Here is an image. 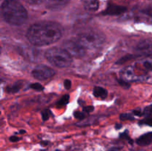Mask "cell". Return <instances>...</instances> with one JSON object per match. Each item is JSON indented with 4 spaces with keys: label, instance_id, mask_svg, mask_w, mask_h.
<instances>
[{
    "label": "cell",
    "instance_id": "cell-9",
    "mask_svg": "<svg viewBox=\"0 0 152 151\" xmlns=\"http://www.w3.org/2000/svg\"><path fill=\"white\" fill-rule=\"evenodd\" d=\"M71 0H45L47 8L50 10H60L67 5Z\"/></svg>",
    "mask_w": 152,
    "mask_h": 151
},
{
    "label": "cell",
    "instance_id": "cell-18",
    "mask_svg": "<svg viewBox=\"0 0 152 151\" xmlns=\"http://www.w3.org/2000/svg\"><path fill=\"white\" fill-rule=\"evenodd\" d=\"M74 116H75V118L83 120L86 118V113L85 111H83V112H81V111H75V113H74Z\"/></svg>",
    "mask_w": 152,
    "mask_h": 151
},
{
    "label": "cell",
    "instance_id": "cell-17",
    "mask_svg": "<svg viewBox=\"0 0 152 151\" xmlns=\"http://www.w3.org/2000/svg\"><path fill=\"white\" fill-rule=\"evenodd\" d=\"M142 115H145V117H152V105L148 107H146L144 109L143 112H142Z\"/></svg>",
    "mask_w": 152,
    "mask_h": 151
},
{
    "label": "cell",
    "instance_id": "cell-8",
    "mask_svg": "<svg viewBox=\"0 0 152 151\" xmlns=\"http://www.w3.org/2000/svg\"><path fill=\"white\" fill-rule=\"evenodd\" d=\"M136 51L140 55H150L152 53V39H144L140 41L136 47Z\"/></svg>",
    "mask_w": 152,
    "mask_h": 151
},
{
    "label": "cell",
    "instance_id": "cell-5",
    "mask_svg": "<svg viewBox=\"0 0 152 151\" xmlns=\"http://www.w3.org/2000/svg\"><path fill=\"white\" fill-rule=\"evenodd\" d=\"M144 76L145 73H142L136 65L126 67L120 73V77L122 80L127 82L142 80Z\"/></svg>",
    "mask_w": 152,
    "mask_h": 151
},
{
    "label": "cell",
    "instance_id": "cell-6",
    "mask_svg": "<svg viewBox=\"0 0 152 151\" xmlns=\"http://www.w3.org/2000/svg\"><path fill=\"white\" fill-rule=\"evenodd\" d=\"M64 48L69 53L71 56L76 58L84 57L87 53V50L79 42L74 40H68L63 44Z\"/></svg>",
    "mask_w": 152,
    "mask_h": 151
},
{
    "label": "cell",
    "instance_id": "cell-1",
    "mask_svg": "<svg viewBox=\"0 0 152 151\" xmlns=\"http://www.w3.org/2000/svg\"><path fill=\"white\" fill-rule=\"evenodd\" d=\"M62 28L53 22H40L28 28L26 36L34 46H45L56 42L62 36Z\"/></svg>",
    "mask_w": 152,
    "mask_h": 151
},
{
    "label": "cell",
    "instance_id": "cell-3",
    "mask_svg": "<svg viewBox=\"0 0 152 151\" xmlns=\"http://www.w3.org/2000/svg\"><path fill=\"white\" fill-rule=\"evenodd\" d=\"M45 58L51 65L59 68L69 67L72 63V56L65 48L53 47L45 53Z\"/></svg>",
    "mask_w": 152,
    "mask_h": 151
},
{
    "label": "cell",
    "instance_id": "cell-12",
    "mask_svg": "<svg viewBox=\"0 0 152 151\" xmlns=\"http://www.w3.org/2000/svg\"><path fill=\"white\" fill-rule=\"evenodd\" d=\"M152 142V132L142 135L137 139V144L140 146H147Z\"/></svg>",
    "mask_w": 152,
    "mask_h": 151
},
{
    "label": "cell",
    "instance_id": "cell-23",
    "mask_svg": "<svg viewBox=\"0 0 152 151\" xmlns=\"http://www.w3.org/2000/svg\"><path fill=\"white\" fill-rule=\"evenodd\" d=\"M23 1H25L26 3H28V4L35 5V4H41L44 0H23Z\"/></svg>",
    "mask_w": 152,
    "mask_h": 151
},
{
    "label": "cell",
    "instance_id": "cell-10",
    "mask_svg": "<svg viewBox=\"0 0 152 151\" xmlns=\"http://www.w3.org/2000/svg\"><path fill=\"white\" fill-rule=\"evenodd\" d=\"M125 11H126V7H123V6L116 5V4H110L102 13L104 15L115 16V15L122 14Z\"/></svg>",
    "mask_w": 152,
    "mask_h": 151
},
{
    "label": "cell",
    "instance_id": "cell-27",
    "mask_svg": "<svg viewBox=\"0 0 152 151\" xmlns=\"http://www.w3.org/2000/svg\"><path fill=\"white\" fill-rule=\"evenodd\" d=\"M121 127H122L121 125H117V127H117V128H120Z\"/></svg>",
    "mask_w": 152,
    "mask_h": 151
},
{
    "label": "cell",
    "instance_id": "cell-19",
    "mask_svg": "<svg viewBox=\"0 0 152 151\" xmlns=\"http://www.w3.org/2000/svg\"><path fill=\"white\" fill-rule=\"evenodd\" d=\"M140 123L141 124H145V125L152 126V117H145L143 120L140 121Z\"/></svg>",
    "mask_w": 152,
    "mask_h": 151
},
{
    "label": "cell",
    "instance_id": "cell-7",
    "mask_svg": "<svg viewBox=\"0 0 152 151\" xmlns=\"http://www.w3.org/2000/svg\"><path fill=\"white\" fill-rule=\"evenodd\" d=\"M31 73L35 78L40 81H43V80L48 79L53 77L56 74V72L54 70L46 65H39L36 66Z\"/></svg>",
    "mask_w": 152,
    "mask_h": 151
},
{
    "label": "cell",
    "instance_id": "cell-13",
    "mask_svg": "<svg viewBox=\"0 0 152 151\" xmlns=\"http://www.w3.org/2000/svg\"><path fill=\"white\" fill-rule=\"evenodd\" d=\"M136 66L145 73V71L152 70V59H145L141 61Z\"/></svg>",
    "mask_w": 152,
    "mask_h": 151
},
{
    "label": "cell",
    "instance_id": "cell-21",
    "mask_svg": "<svg viewBox=\"0 0 152 151\" xmlns=\"http://www.w3.org/2000/svg\"><path fill=\"white\" fill-rule=\"evenodd\" d=\"M134 116L129 113H123L120 115V119L125 121V120H134Z\"/></svg>",
    "mask_w": 152,
    "mask_h": 151
},
{
    "label": "cell",
    "instance_id": "cell-4",
    "mask_svg": "<svg viewBox=\"0 0 152 151\" xmlns=\"http://www.w3.org/2000/svg\"><path fill=\"white\" fill-rule=\"evenodd\" d=\"M75 40L86 50H91L100 47L105 42V36L97 31L88 30L79 33Z\"/></svg>",
    "mask_w": 152,
    "mask_h": 151
},
{
    "label": "cell",
    "instance_id": "cell-25",
    "mask_svg": "<svg viewBox=\"0 0 152 151\" xmlns=\"http://www.w3.org/2000/svg\"><path fill=\"white\" fill-rule=\"evenodd\" d=\"M83 110H84L86 113H90L94 110V107L93 106L85 107L83 108Z\"/></svg>",
    "mask_w": 152,
    "mask_h": 151
},
{
    "label": "cell",
    "instance_id": "cell-16",
    "mask_svg": "<svg viewBox=\"0 0 152 151\" xmlns=\"http://www.w3.org/2000/svg\"><path fill=\"white\" fill-rule=\"evenodd\" d=\"M68 102H69V96H68V95H65V96H62V97L59 99V102L56 103V106H57L58 107H61L66 105L68 103Z\"/></svg>",
    "mask_w": 152,
    "mask_h": 151
},
{
    "label": "cell",
    "instance_id": "cell-14",
    "mask_svg": "<svg viewBox=\"0 0 152 151\" xmlns=\"http://www.w3.org/2000/svg\"><path fill=\"white\" fill-rule=\"evenodd\" d=\"M94 96L99 99H105L108 96V92L105 89L101 87H95L94 88Z\"/></svg>",
    "mask_w": 152,
    "mask_h": 151
},
{
    "label": "cell",
    "instance_id": "cell-15",
    "mask_svg": "<svg viewBox=\"0 0 152 151\" xmlns=\"http://www.w3.org/2000/svg\"><path fill=\"white\" fill-rule=\"evenodd\" d=\"M22 87V82L19 81V82H16L15 84H12V85L9 86L6 88V91L9 93H17Z\"/></svg>",
    "mask_w": 152,
    "mask_h": 151
},
{
    "label": "cell",
    "instance_id": "cell-24",
    "mask_svg": "<svg viewBox=\"0 0 152 151\" xmlns=\"http://www.w3.org/2000/svg\"><path fill=\"white\" fill-rule=\"evenodd\" d=\"M64 86L67 90H69L71 87V81L69 79H66L64 81Z\"/></svg>",
    "mask_w": 152,
    "mask_h": 151
},
{
    "label": "cell",
    "instance_id": "cell-26",
    "mask_svg": "<svg viewBox=\"0 0 152 151\" xmlns=\"http://www.w3.org/2000/svg\"><path fill=\"white\" fill-rule=\"evenodd\" d=\"M19 138H18V137H16V136H11V137L10 138V142H17V141H19Z\"/></svg>",
    "mask_w": 152,
    "mask_h": 151
},
{
    "label": "cell",
    "instance_id": "cell-22",
    "mask_svg": "<svg viewBox=\"0 0 152 151\" xmlns=\"http://www.w3.org/2000/svg\"><path fill=\"white\" fill-rule=\"evenodd\" d=\"M31 87L34 90H38V91H40V90H42L44 89L43 86L42 84H40L39 83H34V84H31Z\"/></svg>",
    "mask_w": 152,
    "mask_h": 151
},
{
    "label": "cell",
    "instance_id": "cell-20",
    "mask_svg": "<svg viewBox=\"0 0 152 151\" xmlns=\"http://www.w3.org/2000/svg\"><path fill=\"white\" fill-rule=\"evenodd\" d=\"M50 115H51V113H50V111L49 110H43L42 112V119L44 121H46V120L48 119Z\"/></svg>",
    "mask_w": 152,
    "mask_h": 151
},
{
    "label": "cell",
    "instance_id": "cell-11",
    "mask_svg": "<svg viewBox=\"0 0 152 151\" xmlns=\"http://www.w3.org/2000/svg\"><path fill=\"white\" fill-rule=\"evenodd\" d=\"M85 8L89 11H95L99 8L98 0H80Z\"/></svg>",
    "mask_w": 152,
    "mask_h": 151
},
{
    "label": "cell",
    "instance_id": "cell-2",
    "mask_svg": "<svg viewBox=\"0 0 152 151\" xmlns=\"http://www.w3.org/2000/svg\"><path fill=\"white\" fill-rule=\"evenodd\" d=\"M1 11L4 20L13 26L23 25L28 19L26 9L15 0H5L3 1Z\"/></svg>",
    "mask_w": 152,
    "mask_h": 151
}]
</instances>
